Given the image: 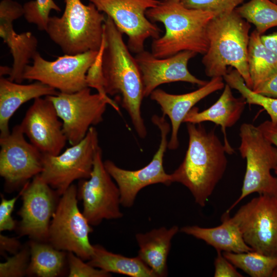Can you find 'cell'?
<instances>
[{"instance_id":"1","label":"cell","mask_w":277,"mask_h":277,"mask_svg":"<svg viewBox=\"0 0 277 277\" xmlns=\"http://www.w3.org/2000/svg\"><path fill=\"white\" fill-rule=\"evenodd\" d=\"M123 35L111 18L106 16L101 56L103 88L107 95L117 97L137 135L144 138L147 131L141 113L144 97L142 75Z\"/></svg>"},{"instance_id":"2","label":"cell","mask_w":277,"mask_h":277,"mask_svg":"<svg viewBox=\"0 0 277 277\" xmlns=\"http://www.w3.org/2000/svg\"><path fill=\"white\" fill-rule=\"evenodd\" d=\"M189 142L185 157L171 174L172 183L187 187L199 206L206 205L227 166V150L214 130L187 123Z\"/></svg>"},{"instance_id":"3","label":"cell","mask_w":277,"mask_h":277,"mask_svg":"<svg viewBox=\"0 0 277 277\" xmlns=\"http://www.w3.org/2000/svg\"><path fill=\"white\" fill-rule=\"evenodd\" d=\"M146 15L152 22L162 23L165 29L162 36L153 39L155 57L166 58L184 51L203 55L207 52V26L215 12L187 8L179 0H160Z\"/></svg>"},{"instance_id":"4","label":"cell","mask_w":277,"mask_h":277,"mask_svg":"<svg viewBox=\"0 0 277 277\" xmlns=\"http://www.w3.org/2000/svg\"><path fill=\"white\" fill-rule=\"evenodd\" d=\"M250 24L235 10L216 15L210 21L207 30L208 48L202 61L207 76L223 77L230 66L252 89L247 61Z\"/></svg>"},{"instance_id":"5","label":"cell","mask_w":277,"mask_h":277,"mask_svg":"<svg viewBox=\"0 0 277 277\" xmlns=\"http://www.w3.org/2000/svg\"><path fill=\"white\" fill-rule=\"evenodd\" d=\"M62 16H50L46 32L65 54L99 51L104 39V13L91 3L64 0Z\"/></svg>"},{"instance_id":"6","label":"cell","mask_w":277,"mask_h":277,"mask_svg":"<svg viewBox=\"0 0 277 277\" xmlns=\"http://www.w3.org/2000/svg\"><path fill=\"white\" fill-rule=\"evenodd\" d=\"M241 143L239 150L246 161L241 193L226 210L232 209L248 195L258 193L277 197V177L271 173L277 168V148L264 136L258 126L243 123L240 128Z\"/></svg>"},{"instance_id":"7","label":"cell","mask_w":277,"mask_h":277,"mask_svg":"<svg viewBox=\"0 0 277 277\" xmlns=\"http://www.w3.org/2000/svg\"><path fill=\"white\" fill-rule=\"evenodd\" d=\"M77 188L72 184L61 196L50 222L48 242L56 249L89 260L93 245L89 241L91 226L78 207Z\"/></svg>"},{"instance_id":"8","label":"cell","mask_w":277,"mask_h":277,"mask_svg":"<svg viewBox=\"0 0 277 277\" xmlns=\"http://www.w3.org/2000/svg\"><path fill=\"white\" fill-rule=\"evenodd\" d=\"M46 97L53 103L62 120L63 132L71 145L81 141L91 127L103 121L107 104L120 111L114 101L98 92L92 93L89 87L74 93L59 92Z\"/></svg>"},{"instance_id":"9","label":"cell","mask_w":277,"mask_h":277,"mask_svg":"<svg viewBox=\"0 0 277 277\" xmlns=\"http://www.w3.org/2000/svg\"><path fill=\"white\" fill-rule=\"evenodd\" d=\"M99 147L97 131L92 126L81 141L63 153L43 154L41 179L61 196L74 181L90 177Z\"/></svg>"},{"instance_id":"10","label":"cell","mask_w":277,"mask_h":277,"mask_svg":"<svg viewBox=\"0 0 277 277\" xmlns=\"http://www.w3.org/2000/svg\"><path fill=\"white\" fill-rule=\"evenodd\" d=\"M99 51H89L74 55L64 54L53 61L46 60L37 52L32 58V64L26 67L24 79L42 82L60 92H77L88 87L87 74Z\"/></svg>"},{"instance_id":"11","label":"cell","mask_w":277,"mask_h":277,"mask_svg":"<svg viewBox=\"0 0 277 277\" xmlns=\"http://www.w3.org/2000/svg\"><path fill=\"white\" fill-rule=\"evenodd\" d=\"M165 117L153 115L151 118L152 122L160 131L161 141L148 164L138 170H129L118 167L110 160L104 162L106 169L118 187L121 203L124 207H132L138 193L146 186L156 184L170 185L172 183L170 174L165 172L163 166L165 153L168 148V135L171 130Z\"/></svg>"},{"instance_id":"12","label":"cell","mask_w":277,"mask_h":277,"mask_svg":"<svg viewBox=\"0 0 277 277\" xmlns=\"http://www.w3.org/2000/svg\"><path fill=\"white\" fill-rule=\"evenodd\" d=\"M253 251L277 256V197L259 194L232 217Z\"/></svg>"},{"instance_id":"13","label":"cell","mask_w":277,"mask_h":277,"mask_svg":"<svg viewBox=\"0 0 277 277\" xmlns=\"http://www.w3.org/2000/svg\"><path fill=\"white\" fill-rule=\"evenodd\" d=\"M80 181L77 196L83 201L82 213L91 226H97L104 220L123 217L120 190L105 167L100 147L95 153L90 177Z\"/></svg>"},{"instance_id":"14","label":"cell","mask_w":277,"mask_h":277,"mask_svg":"<svg viewBox=\"0 0 277 277\" xmlns=\"http://www.w3.org/2000/svg\"><path fill=\"white\" fill-rule=\"evenodd\" d=\"M106 14L116 27L128 36L131 52L144 50L146 41L160 36L161 29L146 16L147 10L156 7L160 0H88Z\"/></svg>"},{"instance_id":"15","label":"cell","mask_w":277,"mask_h":277,"mask_svg":"<svg viewBox=\"0 0 277 277\" xmlns=\"http://www.w3.org/2000/svg\"><path fill=\"white\" fill-rule=\"evenodd\" d=\"M24 135L19 124L0 137V175L9 190L24 186L43 170V154Z\"/></svg>"},{"instance_id":"16","label":"cell","mask_w":277,"mask_h":277,"mask_svg":"<svg viewBox=\"0 0 277 277\" xmlns=\"http://www.w3.org/2000/svg\"><path fill=\"white\" fill-rule=\"evenodd\" d=\"M19 233L31 240L48 242L49 229L60 195L41 177L34 176L22 189Z\"/></svg>"},{"instance_id":"17","label":"cell","mask_w":277,"mask_h":277,"mask_svg":"<svg viewBox=\"0 0 277 277\" xmlns=\"http://www.w3.org/2000/svg\"><path fill=\"white\" fill-rule=\"evenodd\" d=\"M46 96L34 100L20 124L30 142L43 154L56 155L65 147L67 138L63 123Z\"/></svg>"},{"instance_id":"18","label":"cell","mask_w":277,"mask_h":277,"mask_svg":"<svg viewBox=\"0 0 277 277\" xmlns=\"http://www.w3.org/2000/svg\"><path fill=\"white\" fill-rule=\"evenodd\" d=\"M196 53L191 51L180 52L163 58L155 57L151 52L145 50L135 56L140 68L144 97L161 85L175 82H185L202 86L208 81L200 80L192 74L188 69V64Z\"/></svg>"},{"instance_id":"19","label":"cell","mask_w":277,"mask_h":277,"mask_svg":"<svg viewBox=\"0 0 277 277\" xmlns=\"http://www.w3.org/2000/svg\"><path fill=\"white\" fill-rule=\"evenodd\" d=\"M24 14L23 5L13 0L0 3V36L9 48L13 64L8 79L18 83L24 80L23 75L30 60L38 52V41L31 32L17 33L13 22Z\"/></svg>"},{"instance_id":"20","label":"cell","mask_w":277,"mask_h":277,"mask_svg":"<svg viewBox=\"0 0 277 277\" xmlns=\"http://www.w3.org/2000/svg\"><path fill=\"white\" fill-rule=\"evenodd\" d=\"M223 77H214L198 89L184 94H173L161 89H155L150 98L161 107L164 116H167L171 122V132L168 148L176 149L179 146L178 132L181 125L189 112L202 99L225 87Z\"/></svg>"},{"instance_id":"21","label":"cell","mask_w":277,"mask_h":277,"mask_svg":"<svg viewBox=\"0 0 277 277\" xmlns=\"http://www.w3.org/2000/svg\"><path fill=\"white\" fill-rule=\"evenodd\" d=\"M246 104L243 96L235 97L231 88L226 84L222 94L214 104L201 112L197 107H193L185 116L183 123L200 124L209 121L220 125L227 153L232 154L234 149L227 140L226 129L232 127L240 120Z\"/></svg>"},{"instance_id":"22","label":"cell","mask_w":277,"mask_h":277,"mask_svg":"<svg viewBox=\"0 0 277 277\" xmlns=\"http://www.w3.org/2000/svg\"><path fill=\"white\" fill-rule=\"evenodd\" d=\"M58 92L53 88L38 81L24 85L1 76L0 137L10 133L9 121L23 104L32 99L56 95Z\"/></svg>"},{"instance_id":"23","label":"cell","mask_w":277,"mask_h":277,"mask_svg":"<svg viewBox=\"0 0 277 277\" xmlns=\"http://www.w3.org/2000/svg\"><path fill=\"white\" fill-rule=\"evenodd\" d=\"M179 231L177 226L161 227L146 233H138L135 239L139 247L137 256L155 274L156 277L168 275L167 259L171 241Z\"/></svg>"},{"instance_id":"24","label":"cell","mask_w":277,"mask_h":277,"mask_svg":"<svg viewBox=\"0 0 277 277\" xmlns=\"http://www.w3.org/2000/svg\"><path fill=\"white\" fill-rule=\"evenodd\" d=\"M222 220V224L216 227L186 226L182 227L180 231L204 241L216 250L234 253L253 251L244 241L239 227L232 217L224 214Z\"/></svg>"},{"instance_id":"25","label":"cell","mask_w":277,"mask_h":277,"mask_svg":"<svg viewBox=\"0 0 277 277\" xmlns=\"http://www.w3.org/2000/svg\"><path fill=\"white\" fill-rule=\"evenodd\" d=\"M93 267L109 273L131 277H156L152 270L137 256L129 258L114 253L98 245H93V253L87 262Z\"/></svg>"},{"instance_id":"26","label":"cell","mask_w":277,"mask_h":277,"mask_svg":"<svg viewBox=\"0 0 277 277\" xmlns=\"http://www.w3.org/2000/svg\"><path fill=\"white\" fill-rule=\"evenodd\" d=\"M255 29L250 34L248 47V66L255 91L277 73V55L267 48Z\"/></svg>"},{"instance_id":"27","label":"cell","mask_w":277,"mask_h":277,"mask_svg":"<svg viewBox=\"0 0 277 277\" xmlns=\"http://www.w3.org/2000/svg\"><path fill=\"white\" fill-rule=\"evenodd\" d=\"M28 245L30 260L27 275L55 277L61 274L67 260L66 251L46 242L31 240Z\"/></svg>"},{"instance_id":"28","label":"cell","mask_w":277,"mask_h":277,"mask_svg":"<svg viewBox=\"0 0 277 277\" xmlns=\"http://www.w3.org/2000/svg\"><path fill=\"white\" fill-rule=\"evenodd\" d=\"M222 253L236 268L252 277L272 276L277 268V256L267 255L253 250L241 253L223 252Z\"/></svg>"},{"instance_id":"29","label":"cell","mask_w":277,"mask_h":277,"mask_svg":"<svg viewBox=\"0 0 277 277\" xmlns=\"http://www.w3.org/2000/svg\"><path fill=\"white\" fill-rule=\"evenodd\" d=\"M235 10L242 18L253 24L261 35L269 29L277 27V4L271 0H249Z\"/></svg>"},{"instance_id":"30","label":"cell","mask_w":277,"mask_h":277,"mask_svg":"<svg viewBox=\"0 0 277 277\" xmlns=\"http://www.w3.org/2000/svg\"><path fill=\"white\" fill-rule=\"evenodd\" d=\"M224 80L231 88L239 92L247 104L262 107L269 115L271 122H277V98L254 92L246 86L243 78L235 69L229 71L224 77Z\"/></svg>"},{"instance_id":"31","label":"cell","mask_w":277,"mask_h":277,"mask_svg":"<svg viewBox=\"0 0 277 277\" xmlns=\"http://www.w3.org/2000/svg\"><path fill=\"white\" fill-rule=\"evenodd\" d=\"M24 17L28 23L35 24L41 31H46L52 10L61 12V8L53 0H34L23 5Z\"/></svg>"},{"instance_id":"32","label":"cell","mask_w":277,"mask_h":277,"mask_svg":"<svg viewBox=\"0 0 277 277\" xmlns=\"http://www.w3.org/2000/svg\"><path fill=\"white\" fill-rule=\"evenodd\" d=\"M30 260L29 245L0 263V277H22L27 274Z\"/></svg>"},{"instance_id":"33","label":"cell","mask_w":277,"mask_h":277,"mask_svg":"<svg viewBox=\"0 0 277 277\" xmlns=\"http://www.w3.org/2000/svg\"><path fill=\"white\" fill-rule=\"evenodd\" d=\"M245 0H182L186 7L215 12L217 15L230 12Z\"/></svg>"},{"instance_id":"34","label":"cell","mask_w":277,"mask_h":277,"mask_svg":"<svg viewBox=\"0 0 277 277\" xmlns=\"http://www.w3.org/2000/svg\"><path fill=\"white\" fill-rule=\"evenodd\" d=\"M67 261L69 267V277H108L111 273L96 268L84 263L83 260L74 253L68 252Z\"/></svg>"},{"instance_id":"35","label":"cell","mask_w":277,"mask_h":277,"mask_svg":"<svg viewBox=\"0 0 277 277\" xmlns=\"http://www.w3.org/2000/svg\"><path fill=\"white\" fill-rule=\"evenodd\" d=\"M22 194V190L18 195L11 199H6L1 194L0 204V231H11L16 227V222L12 216L15 204Z\"/></svg>"},{"instance_id":"36","label":"cell","mask_w":277,"mask_h":277,"mask_svg":"<svg viewBox=\"0 0 277 277\" xmlns=\"http://www.w3.org/2000/svg\"><path fill=\"white\" fill-rule=\"evenodd\" d=\"M216 252L217 255L214 260V277L243 276L236 267L223 255L222 251L216 250Z\"/></svg>"},{"instance_id":"37","label":"cell","mask_w":277,"mask_h":277,"mask_svg":"<svg viewBox=\"0 0 277 277\" xmlns=\"http://www.w3.org/2000/svg\"><path fill=\"white\" fill-rule=\"evenodd\" d=\"M21 244L17 239L14 237H9L2 234H0V251L1 254L6 253L15 254L22 248Z\"/></svg>"},{"instance_id":"38","label":"cell","mask_w":277,"mask_h":277,"mask_svg":"<svg viewBox=\"0 0 277 277\" xmlns=\"http://www.w3.org/2000/svg\"><path fill=\"white\" fill-rule=\"evenodd\" d=\"M258 127L266 138L277 148V122L273 123L270 120H267ZM274 171L277 174V168Z\"/></svg>"},{"instance_id":"39","label":"cell","mask_w":277,"mask_h":277,"mask_svg":"<svg viewBox=\"0 0 277 277\" xmlns=\"http://www.w3.org/2000/svg\"><path fill=\"white\" fill-rule=\"evenodd\" d=\"M253 91L265 96L277 98V73Z\"/></svg>"},{"instance_id":"40","label":"cell","mask_w":277,"mask_h":277,"mask_svg":"<svg viewBox=\"0 0 277 277\" xmlns=\"http://www.w3.org/2000/svg\"><path fill=\"white\" fill-rule=\"evenodd\" d=\"M261 39L267 48L277 55V32L268 35H262Z\"/></svg>"},{"instance_id":"41","label":"cell","mask_w":277,"mask_h":277,"mask_svg":"<svg viewBox=\"0 0 277 277\" xmlns=\"http://www.w3.org/2000/svg\"><path fill=\"white\" fill-rule=\"evenodd\" d=\"M11 71V68L7 66H1L0 68V75L3 76L4 75H9Z\"/></svg>"},{"instance_id":"42","label":"cell","mask_w":277,"mask_h":277,"mask_svg":"<svg viewBox=\"0 0 277 277\" xmlns=\"http://www.w3.org/2000/svg\"><path fill=\"white\" fill-rule=\"evenodd\" d=\"M272 276H277V268L274 270Z\"/></svg>"},{"instance_id":"43","label":"cell","mask_w":277,"mask_h":277,"mask_svg":"<svg viewBox=\"0 0 277 277\" xmlns=\"http://www.w3.org/2000/svg\"><path fill=\"white\" fill-rule=\"evenodd\" d=\"M272 2L277 4V0H271Z\"/></svg>"},{"instance_id":"44","label":"cell","mask_w":277,"mask_h":277,"mask_svg":"<svg viewBox=\"0 0 277 277\" xmlns=\"http://www.w3.org/2000/svg\"><path fill=\"white\" fill-rule=\"evenodd\" d=\"M179 1H181L182 0H179Z\"/></svg>"}]
</instances>
